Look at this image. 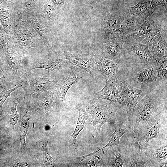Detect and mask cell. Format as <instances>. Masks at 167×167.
<instances>
[{
	"label": "cell",
	"instance_id": "cell-5",
	"mask_svg": "<svg viewBox=\"0 0 167 167\" xmlns=\"http://www.w3.org/2000/svg\"><path fill=\"white\" fill-rule=\"evenodd\" d=\"M122 89L119 96L118 104L126 111L130 125L132 126L135 108L140 101L146 94L145 91L135 88L124 80H120Z\"/></svg>",
	"mask_w": 167,
	"mask_h": 167
},
{
	"label": "cell",
	"instance_id": "cell-22",
	"mask_svg": "<svg viewBox=\"0 0 167 167\" xmlns=\"http://www.w3.org/2000/svg\"><path fill=\"white\" fill-rule=\"evenodd\" d=\"M143 150L151 159L152 167H167V143L152 147L150 144Z\"/></svg>",
	"mask_w": 167,
	"mask_h": 167
},
{
	"label": "cell",
	"instance_id": "cell-37",
	"mask_svg": "<svg viewBox=\"0 0 167 167\" xmlns=\"http://www.w3.org/2000/svg\"><path fill=\"white\" fill-rule=\"evenodd\" d=\"M54 8L60 13L67 8L70 3V0H52Z\"/></svg>",
	"mask_w": 167,
	"mask_h": 167
},
{
	"label": "cell",
	"instance_id": "cell-42",
	"mask_svg": "<svg viewBox=\"0 0 167 167\" xmlns=\"http://www.w3.org/2000/svg\"><path fill=\"white\" fill-rule=\"evenodd\" d=\"M1 0H6V1H9L12 2V1H14L15 0H0V1H1Z\"/></svg>",
	"mask_w": 167,
	"mask_h": 167
},
{
	"label": "cell",
	"instance_id": "cell-36",
	"mask_svg": "<svg viewBox=\"0 0 167 167\" xmlns=\"http://www.w3.org/2000/svg\"><path fill=\"white\" fill-rule=\"evenodd\" d=\"M22 81L21 80L19 83L14 88L9 89H3L0 93V111H2V106L7 98L10 96L11 93L19 88H22Z\"/></svg>",
	"mask_w": 167,
	"mask_h": 167
},
{
	"label": "cell",
	"instance_id": "cell-31",
	"mask_svg": "<svg viewBox=\"0 0 167 167\" xmlns=\"http://www.w3.org/2000/svg\"><path fill=\"white\" fill-rule=\"evenodd\" d=\"M164 37H167V27L153 30L139 37L132 38L137 42L148 45L154 40Z\"/></svg>",
	"mask_w": 167,
	"mask_h": 167
},
{
	"label": "cell",
	"instance_id": "cell-18",
	"mask_svg": "<svg viewBox=\"0 0 167 167\" xmlns=\"http://www.w3.org/2000/svg\"><path fill=\"white\" fill-rule=\"evenodd\" d=\"M95 64L106 81L118 79L120 64L118 60H109L102 56L99 58L95 57Z\"/></svg>",
	"mask_w": 167,
	"mask_h": 167
},
{
	"label": "cell",
	"instance_id": "cell-13",
	"mask_svg": "<svg viewBox=\"0 0 167 167\" xmlns=\"http://www.w3.org/2000/svg\"><path fill=\"white\" fill-rule=\"evenodd\" d=\"M13 2L0 1V21L4 28L8 40L13 34L17 21Z\"/></svg>",
	"mask_w": 167,
	"mask_h": 167
},
{
	"label": "cell",
	"instance_id": "cell-16",
	"mask_svg": "<svg viewBox=\"0 0 167 167\" xmlns=\"http://www.w3.org/2000/svg\"><path fill=\"white\" fill-rule=\"evenodd\" d=\"M65 58L73 66H77L91 75L95 73V60L94 52L84 54H75L64 51Z\"/></svg>",
	"mask_w": 167,
	"mask_h": 167
},
{
	"label": "cell",
	"instance_id": "cell-9",
	"mask_svg": "<svg viewBox=\"0 0 167 167\" xmlns=\"http://www.w3.org/2000/svg\"><path fill=\"white\" fill-rule=\"evenodd\" d=\"M28 11L49 32L59 18L60 13L54 7L52 0H42L36 8Z\"/></svg>",
	"mask_w": 167,
	"mask_h": 167
},
{
	"label": "cell",
	"instance_id": "cell-2",
	"mask_svg": "<svg viewBox=\"0 0 167 167\" xmlns=\"http://www.w3.org/2000/svg\"><path fill=\"white\" fill-rule=\"evenodd\" d=\"M119 106L111 102L107 103L95 96L89 99L86 110L91 114L93 126L99 135L104 124L110 122L115 124L117 122L116 113Z\"/></svg>",
	"mask_w": 167,
	"mask_h": 167
},
{
	"label": "cell",
	"instance_id": "cell-3",
	"mask_svg": "<svg viewBox=\"0 0 167 167\" xmlns=\"http://www.w3.org/2000/svg\"><path fill=\"white\" fill-rule=\"evenodd\" d=\"M22 88L24 92V99H30L37 93L36 98L44 92L55 89L59 83L58 79L52 76L49 72L37 74L29 71L21 79Z\"/></svg>",
	"mask_w": 167,
	"mask_h": 167
},
{
	"label": "cell",
	"instance_id": "cell-17",
	"mask_svg": "<svg viewBox=\"0 0 167 167\" xmlns=\"http://www.w3.org/2000/svg\"><path fill=\"white\" fill-rule=\"evenodd\" d=\"M123 45L124 49L135 54L146 66L155 61L148 45L135 41L130 36L124 40Z\"/></svg>",
	"mask_w": 167,
	"mask_h": 167
},
{
	"label": "cell",
	"instance_id": "cell-12",
	"mask_svg": "<svg viewBox=\"0 0 167 167\" xmlns=\"http://www.w3.org/2000/svg\"><path fill=\"white\" fill-rule=\"evenodd\" d=\"M157 61H154L151 65L147 66L133 75V82L146 92H152L155 85L157 76Z\"/></svg>",
	"mask_w": 167,
	"mask_h": 167
},
{
	"label": "cell",
	"instance_id": "cell-27",
	"mask_svg": "<svg viewBox=\"0 0 167 167\" xmlns=\"http://www.w3.org/2000/svg\"><path fill=\"white\" fill-rule=\"evenodd\" d=\"M123 43V42L104 43L101 47V56L109 60H118L122 54Z\"/></svg>",
	"mask_w": 167,
	"mask_h": 167
},
{
	"label": "cell",
	"instance_id": "cell-19",
	"mask_svg": "<svg viewBox=\"0 0 167 167\" xmlns=\"http://www.w3.org/2000/svg\"><path fill=\"white\" fill-rule=\"evenodd\" d=\"M152 9L150 0H141L136 5L128 8L126 16L141 24L153 13Z\"/></svg>",
	"mask_w": 167,
	"mask_h": 167
},
{
	"label": "cell",
	"instance_id": "cell-4",
	"mask_svg": "<svg viewBox=\"0 0 167 167\" xmlns=\"http://www.w3.org/2000/svg\"><path fill=\"white\" fill-rule=\"evenodd\" d=\"M8 41L23 50L38 48L44 44L33 28L26 20L22 19L16 22L13 34Z\"/></svg>",
	"mask_w": 167,
	"mask_h": 167
},
{
	"label": "cell",
	"instance_id": "cell-15",
	"mask_svg": "<svg viewBox=\"0 0 167 167\" xmlns=\"http://www.w3.org/2000/svg\"><path fill=\"white\" fill-rule=\"evenodd\" d=\"M83 70L72 66L67 78L64 82L59 83L56 89V103L57 105L61 106L64 103L66 94L71 86L78 82L84 76Z\"/></svg>",
	"mask_w": 167,
	"mask_h": 167
},
{
	"label": "cell",
	"instance_id": "cell-34",
	"mask_svg": "<svg viewBox=\"0 0 167 167\" xmlns=\"http://www.w3.org/2000/svg\"><path fill=\"white\" fill-rule=\"evenodd\" d=\"M49 140V139L45 140L41 147L44 163L46 167H54L55 164V161L50 156L48 151V144Z\"/></svg>",
	"mask_w": 167,
	"mask_h": 167
},
{
	"label": "cell",
	"instance_id": "cell-11",
	"mask_svg": "<svg viewBox=\"0 0 167 167\" xmlns=\"http://www.w3.org/2000/svg\"><path fill=\"white\" fill-rule=\"evenodd\" d=\"M160 112L156 111L152 115L147 125L138 130V134L135 140L139 143L141 149L146 148L149 142L154 138L159 139V122Z\"/></svg>",
	"mask_w": 167,
	"mask_h": 167
},
{
	"label": "cell",
	"instance_id": "cell-32",
	"mask_svg": "<svg viewBox=\"0 0 167 167\" xmlns=\"http://www.w3.org/2000/svg\"><path fill=\"white\" fill-rule=\"evenodd\" d=\"M17 92L13 99L11 105L9 108L8 112L10 123L13 127L17 123L20 115L17 112V106L19 103L20 94L19 91Z\"/></svg>",
	"mask_w": 167,
	"mask_h": 167
},
{
	"label": "cell",
	"instance_id": "cell-14",
	"mask_svg": "<svg viewBox=\"0 0 167 167\" xmlns=\"http://www.w3.org/2000/svg\"><path fill=\"white\" fill-rule=\"evenodd\" d=\"M167 27L166 14L157 12L152 14L143 24L134 29L130 36L133 38H136L144 35L156 29Z\"/></svg>",
	"mask_w": 167,
	"mask_h": 167
},
{
	"label": "cell",
	"instance_id": "cell-33",
	"mask_svg": "<svg viewBox=\"0 0 167 167\" xmlns=\"http://www.w3.org/2000/svg\"><path fill=\"white\" fill-rule=\"evenodd\" d=\"M16 86L5 70L0 57V89H9Z\"/></svg>",
	"mask_w": 167,
	"mask_h": 167
},
{
	"label": "cell",
	"instance_id": "cell-26",
	"mask_svg": "<svg viewBox=\"0 0 167 167\" xmlns=\"http://www.w3.org/2000/svg\"><path fill=\"white\" fill-rule=\"evenodd\" d=\"M167 37H164L156 39L148 45L154 60L157 61L167 57Z\"/></svg>",
	"mask_w": 167,
	"mask_h": 167
},
{
	"label": "cell",
	"instance_id": "cell-1",
	"mask_svg": "<svg viewBox=\"0 0 167 167\" xmlns=\"http://www.w3.org/2000/svg\"><path fill=\"white\" fill-rule=\"evenodd\" d=\"M0 57L3 67L17 85L28 71L31 56L28 50L21 49L9 41L0 45Z\"/></svg>",
	"mask_w": 167,
	"mask_h": 167
},
{
	"label": "cell",
	"instance_id": "cell-20",
	"mask_svg": "<svg viewBox=\"0 0 167 167\" xmlns=\"http://www.w3.org/2000/svg\"><path fill=\"white\" fill-rule=\"evenodd\" d=\"M122 89L120 80H108L103 88L95 93V96L101 100H106L118 104V101Z\"/></svg>",
	"mask_w": 167,
	"mask_h": 167
},
{
	"label": "cell",
	"instance_id": "cell-8",
	"mask_svg": "<svg viewBox=\"0 0 167 167\" xmlns=\"http://www.w3.org/2000/svg\"><path fill=\"white\" fill-rule=\"evenodd\" d=\"M158 97L152 91L146 92V95L140 101L135 109H136V118L133 129L136 132L140 122H146L147 123L152 114L156 111L159 105Z\"/></svg>",
	"mask_w": 167,
	"mask_h": 167
},
{
	"label": "cell",
	"instance_id": "cell-41",
	"mask_svg": "<svg viewBox=\"0 0 167 167\" xmlns=\"http://www.w3.org/2000/svg\"><path fill=\"white\" fill-rule=\"evenodd\" d=\"M89 4L92 5L93 3V0H85Z\"/></svg>",
	"mask_w": 167,
	"mask_h": 167
},
{
	"label": "cell",
	"instance_id": "cell-38",
	"mask_svg": "<svg viewBox=\"0 0 167 167\" xmlns=\"http://www.w3.org/2000/svg\"><path fill=\"white\" fill-rule=\"evenodd\" d=\"M32 166V164L28 161L22 160L19 159H17L15 160L12 166L31 167Z\"/></svg>",
	"mask_w": 167,
	"mask_h": 167
},
{
	"label": "cell",
	"instance_id": "cell-6",
	"mask_svg": "<svg viewBox=\"0 0 167 167\" xmlns=\"http://www.w3.org/2000/svg\"><path fill=\"white\" fill-rule=\"evenodd\" d=\"M106 150L103 157V164L105 167H133L127 148L126 144L119 143Z\"/></svg>",
	"mask_w": 167,
	"mask_h": 167
},
{
	"label": "cell",
	"instance_id": "cell-40",
	"mask_svg": "<svg viewBox=\"0 0 167 167\" xmlns=\"http://www.w3.org/2000/svg\"><path fill=\"white\" fill-rule=\"evenodd\" d=\"M8 41L4 28L0 21V45Z\"/></svg>",
	"mask_w": 167,
	"mask_h": 167
},
{
	"label": "cell",
	"instance_id": "cell-29",
	"mask_svg": "<svg viewBox=\"0 0 167 167\" xmlns=\"http://www.w3.org/2000/svg\"><path fill=\"white\" fill-rule=\"evenodd\" d=\"M42 0H15L13 2L17 21L22 19L24 13L36 8Z\"/></svg>",
	"mask_w": 167,
	"mask_h": 167
},
{
	"label": "cell",
	"instance_id": "cell-21",
	"mask_svg": "<svg viewBox=\"0 0 167 167\" xmlns=\"http://www.w3.org/2000/svg\"><path fill=\"white\" fill-rule=\"evenodd\" d=\"M126 146L134 167H152L151 159L140 149L134 138L132 142L126 144Z\"/></svg>",
	"mask_w": 167,
	"mask_h": 167
},
{
	"label": "cell",
	"instance_id": "cell-23",
	"mask_svg": "<svg viewBox=\"0 0 167 167\" xmlns=\"http://www.w3.org/2000/svg\"><path fill=\"white\" fill-rule=\"evenodd\" d=\"M56 89L44 92L36 98V101L33 108L36 113L44 115L53 109L56 104L54 101Z\"/></svg>",
	"mask_w": 167,
	"mask_h": 167
},
{
	"label": "cell",
	"instance_id": "cell-25",
	"mask_svg": "<svg viewBox=\"0 0 167 167\" xmlns=\"http://www.w3.org/2000/svg\"><path fill=\"white\" fill-rule=\"evenodd\" d=\"M22 19L28 22L41 38L45 46L49 49L50 48L49 32L39 22L34 15L28 11L24 13Z\"/></svg>",
	"mask_w": 167,
	"mask_h": 167
},
{
	"label": "cell",
	"instance_id": "cell-7",
	"mask_svg": "<svg viewBox=\"0 0 167 167\" xmlns=\"http://www.w3.org/2000/svg\"><path fill=\"white\" fill-rule=\"evenodd\" d=\"M66 59L64 55L59 52L49 53L34 58L31 55L28 71L35 69L43 68L47 69L49 73L66 66L67 64Z\"/></svg>",
	"mask_w": 167,
	"mask_h": 167
},
{
	"label": "cell",
	"instance_id": "cell-35",
	"mask_svg": "<svg viewBox=\"0 0 167 167\" xmlns=\"http://www.w3.org/2000/svg\"><path fill=\"white\" fill-rule=\"evenodd\" d=\"M157 76L167 81V57L157 61Z\"/></svg>",
	"mask_w": 167,
	"mask_h": 167
},
{
	"label": "cell",
	"instance_id": "cell-30",
	"mask_svg": "<svg viewBox=\"0 0 167 167\" xmlns=\"http://www.w3.org/2000/svg\"><path fill=\"white\" fill-rule=\"evenodd\" d=\"M114 125L115 131L111 135L110 140L106 145L101 149L109 148L119 144L122 136L128 131V125L126 122H117Z\"/></svg>",
	"mask_w": 167,
	"mask_h": 167
},
{
	"label": "cell",
	"instance_id": "cell-39",
	"mask_svg": "<svg viewBox=\"0 0 167 167\" xmlns=\"http://www.w3.org/2000/svg\"><path fill=\"white\" fill-rule=\"evenodd\" d=\"M151 4L153 8L158 6H163L167 11V0H152Z\"/></svg>",
	"mask_w": 167,
	"mask_h": 167
},
{
	"label": "cell",
	"instance_id": "cell-10",
	"mask_svg": "<svg viewBox=\"0 0 167 167\" xmlns=\"http://www.w3.org/2000/svg\"><path fill=\"white\" fill-rule=\"evenodd\" d=\"M102 14L103 20L101 25V34L103 42H123L118 32L121 16L108 11H103Z\"/></svg>",
	"mask_w": 167,
	"mask_h": 167
},
{
	"label": "cell",
	"instance_id": "cell-28",
	"mask_svg": "<svg viewBox=\"0 0 167 167\" xmlns=\"http://www.w3.org/2000/svg\"><path fill=\"white\" fill-rule=\"evenodd\" d=\"M75 108L78 112V118L76 127L71 136V143L74 145H76V139L80 131L85 129V122L89 119L90 115L86 110V105L83 103H80L75 105Z\"/></svg>",
	"mask_w": 167,
	"mask_h": 167
},
{
	"label": "cell",
	"instance_id": "cell-24",
	"mask_svg": "<svg viewBox=\"0 0 167 167\" xmlns=\"http://www.w3.org/2000/svg\"><path fill=\"white\" fill-rule=\"evenodd\" d=\"M27 106H21L20 109L19 136L20 140V150L25 153L28 150L26 143V137L29 127V120L31 112L30 101L28 102Z\"/></svg>",
	"mask_w": 167,
	"mask_h": 167
}]
</instances>
